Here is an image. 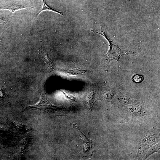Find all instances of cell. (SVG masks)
<instances>
[{"instance_id": "30bf717a", "label": "cell", "mask_w": 160, "mask_h": 160, "mask_svg": "<svg viewBox=\"0 0 160 160\" xmlns=\"http://www.w3.org/2000/svg\"><path fill=\"white\" fill-rule=\"evenodd\" d=\"M95 97V94L93 92L90 93L87 97V100L88 102L89 108L91 110L94 104Z\"/></svg>"}, {"instance_id": "9c48e42d", "label": "cell", "mask_w": 160, "mask_h": 160, "mask_svg": "<svg viewBox=\"0 0 160 160\" xmlns=\"http://www.w3.org/2000/svg\"><path fill=\"white\" fill-rule=\"evenodd\" d=\"M39 51V54L44 61L47 63V65H49V66H51V62L49 59L46 51L43 49H40Z\"/></svg>"}, {"instance_id": "4fadbf2b", "label": "cell", "mask_w": 160, "mask_h": 160, "mask_svg": "<svg viewBox=\"0 0 160 160\" xmlns=\"http://www.w3.org/2000/svg\"><path fill=\"white\" fill-rule=\"evenodd\" d=\"M9 18L8 17L4 18L0 17V23H6L7 22Z\"/></svg>"}, {"instance_id": "277c9868", "label": "cell", "mask_w": 160, "mask_h": 160, "mask_svg": "<svg viewBox=\"0 0 160 160\" xmlns=\"http://www.w3.org/2000/svg\"><path fill=\"white\" fill-rule=\"evenodd\" d=\"M127 110L130 113L137 116L144 115L145 111L141 107L137 105L129 106L127 108Z\"/></svg>"}, {"instance_id": "7c38bea8", "label": "cell", "mask_w": 160, "mask_h": 160, "mask_svg": "<svg viewBox=\"0 0 160 160\" xmlns=\"http://www.w3.org/2000/svg\"><path fill=\"white\" fill-rule=\"evenodd\" d=\"M144 79V77L142 75L137 74L134 75L132 78V79L133 81L136 83H139L142 82Z\"/></svg>"}, {"instance_id": "5b68a950", "label": "cell", "mask_w": 160, "mask_h": 160, "mask_svg": "<svg viewBox=\"0 0 160 160\" xmlns=\"http://www.w3.org/2000/svg\"><path fill=\"white\" fill-rule=\"evenodd\" d=\"M147 150L145 146L139 142L137 153L135 159H145V155Z\"/></svg>"}, {"instance_id": "7a4b0ae2", "label": "cell", "mask_w": 160, "mask_h": 160, "mask_svg": "<svg viewBox=\"0 0 160 160\" xmlns=\"http://www.w3.org/2000/svg\"><path fill=\"white\" fill-rule=\"evenodd\" d=\"M34 8L24 0H7L0 4V10H8L12 13L20 9Z\"/></svg>"}, {"instance_id": "6da1fadb", "label": "cell", "mask_w": 160, "mask_h": 160, "mask_svg": "<svg viewBox=\"0 0 160 160\" xmlns=\"http://www.w3.org/2000/svg\"><path fill=\"white\" fill-rule=\"evenodd\" d=\"M91 31L103 36L107 40L109 44V49L107 53L104 55L107 62L108 65L112 60H115L117 61L118 66H119V60L121 56L134 53L132 51L121 49L117 45L114 44L113 41H110L106 34L105 30L104 31H101V33L93 30H91Z\"/></svg>"}, {"instance_id": "ba28073f", "label": "cell", "mask_w": 160, "mask_h": 160, "mask_svg": "<svg viewBox=\"0 0 160 160\" xmlns=\"http://www.w3.org/2000/svg\"><path fill=\"white\" fill-rule=\"evenodd\" d=\"M149 148V149L147 151L146 153V159L154 153H160V143L155 145L151 148L150 147Z\"/></svg>"}, {"instance_id": "52a82bcc", "label": "cell", "mask_w": 160, "mask_h": 160, "mask_svg": "<svg viewBox=\"0 0 160 160\" xmlns=\"http://www.w3.org/2000/svg\"><path fill=\"white\" fill-rule=\"evenodd\" d=\"M118 101L121 105H124L126 104L132 103L135 102V100L131 99L130 97L124 96L121 95L118 98Z\"/></svg>"}, {"instance_id": "8992f818", "label": "cell", "mask_w": 160, "mask_h": 160, "mask_svg": "<svg viewBox=\"0 0 160 160\" xmlns=\"http://www.w3.org/2000/svg\"><path fill=\"white\" fill-rule=\"evenodd\" d=\"M43 3V6L41 9L38 11L36 15V17L43 11L45 10H48L52 11L54 12L57 13L60 15H64L63 12L56 10L52 8L47 5L44 0H42Z\"/></svg>"}, {"instance_id": "3957f363", "label": "cell", "mask_w": 160, "mask_h": 160, "mask_svg": "<svg viewBox=\"0 0 160 160\" xmlns=\"http://www.w3.org/2000/svg\"><path fill=\"white\" fill-rule=\"evenodd\" d=\"M160 130L153 127L148 131L145 135L141 139L139 142L145 146L148 150L152 145L159 141Z\"/></svg>"}, {"instance_id": "8fae6325", "label": "cell", "mask_w": 160, "mask_h": 160, "mask_svg": "<svg viewBox=\"0 0 160 160\" xmlns=\"http://www.w3.org/2000/svg\"><path fill=\"white\" fill-rule=\"evenodd\" d=\"M85 70H72L68 71L67 73L68 74L72 75H76L84 73L86 72Z\"/></svg>"}]
</instances>
